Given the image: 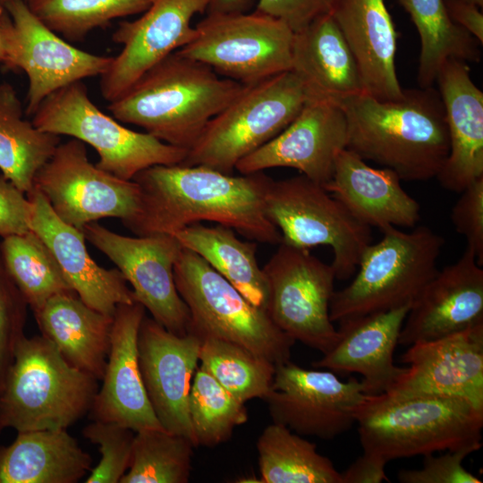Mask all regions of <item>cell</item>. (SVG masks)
Here are the masks:
<instances>
[{"instance_id": "obj_1", "label": "cell", "mask_w": 483, "mask_h": 483, "mask_svg": "<svg viewBox=\"0 0 483 483\" xmlns=\"http://www.w3.org/2000/svg\"><path fill=\"white\" fill-rule=\"evenodd\" d=\"M132 180L140 188L141 200L126 228L137 236L174 235L208 221L256 242H282L266 214L265 195L273 179L263 172L234 176L204 165H157Z\"/></svg>"}, {"instance_id": "obj_2", "label": "cell", "mask_w": 483, "mask_h": 483, "mask_svg": "<svg viewBox=\"0 0 483 483\" xmlns=\"http://www.w3.org/2000/svg\"><path fill=\"white\" fill-rule=\"evenodd\" d=\"M347 123L346 148L395 172L401 180L428 181L449 152L445 113L433 87L403 89L394 100L363 92L337 103Z\"/></svg>"}, {"instance_id": "obj_3", "label": "cell", "mask_w": 483, "mask_h": 483, "mask_svg": "<svg viewBox=\"0 0 483 483\" xmlns=\"http://www.w3.org/2000/svg\"><path fill=\"white\" fill-rule=\"evenodd\" d=\"M245 85L177 51L145 72L108 110L167 144L189 150Z\"/></svg>"}, {"instance_id": "obj_4", "label": "cell", "mask_w": 483, "mask_h": 483, "mask_svg": "<svg viewBox=\"0 0 483 483\" xmlns=\"http://www.w3.org/2000/svg\"><path fill=\"white\" fill-rule=\"evenodd\" d=\"M363 452L387 462L482 445L483 410L438 394H366L355 412Z\"/></svg>"}, {"instance_id": "obj_5", "label": "cell", "mask_w": 483, "mask_h": 483, "mask_svg": "<svg viewBox=\"0 0 483 483\" xmlns=\"http://www.w3.org/2000/svg\"><path fill=\"white\" fill-rule=\"evenodd\" d=\"M97 382L44 336H23L0 393V422L17 432L67 429L89 412Z\"/></svg>"}, {"instance_id": "obj_6", "label": "cell", "mask_w": 483, "mask_h": 483, "mask_svg": "<svg viewBox=\"0 0 483 483\" xmlns=\"http://www.w3.org/2000/svg\"><path fill=\"white\" fill-rule=\"evenodd\" d=\"M382 239L361 254L354 279L335 292L330 318L335 322L387 311L412 303L437 272L445 239L425 225L411 233L388 226Z\"/></svg>"}, {"instance_id": "obj_7", "label": "cell", "mask_w": 483, "mask_h": 483, "mask_svg": "<svg viewBox=\"0 0 483 483\" xmlns=\"http://www.w3.org/2000/svg\"><path fill=\"white\" fill-rule=\"evenodd\" d=\"M309 100L292 71L246 86L207 124L181 165L232 174L240 160L283 131Z\"/></svg>"}, {"instance_id": "obj_8", "label": "cell", "mask_w": 483, "mask_h": 483, "mask_svg": "<svg viewBox=\"0 0 483 483\" xmlns=\"http://www.w3.org/2000/svg\"><path fill=\"white\" fill-rule=\"evenodd\" d=\"M174 275L190 311L189 331L236 343L275 366L290 360L295 341L198 254L182 247Z\"/></svg>"}, {"instance_id": "obj_9", "label": "cell", "mask_w": 483, "mask_h": 483, "mask_svg": "<svg viewBox=\"0 0 483 483\" xmlns=\"http://www.w3.org/2000/svg\"><path fill=\"white\" fill-rule=\"evenodd\" d=\"M32 116L31 122L42 131L90 145L99 156L96 165L124 180L153 165L182 164L188 154L185 148L128 129L103 113L81 80L47 96Z\"/></svg>"}, {"instance_id": "obj_10", "label": "cell", "mask_w": 483, "mask_h": 483, "mask_svg": "<svg viewBox=\"0 0 483 483\" xmlns=\"http://www.w3.org/2000/svg\"><path fill=\"white\" fill-rule=\"evenodd\" d=\"M265 210L287 245L333 250L338 280L357 270L362 252L371 243L370 227L356 219L322 184L303 174L270 182Z\"/></svg>"}, {"instance_id": "obj_11", "label": "cell", "mask_w": 483, "mask_h": 483, "mask_svg": "<svg viewBox=\"0 0 483 483\" xmlns=\"http://www.w3.org/2000/svg\"><path fill=\"white\" fill-rule=\"evenodd\" d=\"M193 39L177 50L225 78L253 85L292 70L294 31L283 21L252 13H212Z\"/></svg>"}, {"instance_id": "obj_12", "label": "cell", "mask_w": 483, "mask_h": 483, "mask_svg": "<svg viewBox=\"0 0 483 483\" xmlns=\"http://www.w3.org/2000/svg\"><path fill=\"white\" fill-rule=\"evenodd\" d=\"M267 285L264 309L284 333L323 354L339 334L330 318L335 272L309 250L279 243L262 268Z\"/></svg>"}, {"instance_id": "obj_13", "label": "cell", "mask_w": 483, "mask_h": 483, "mask_svg": "<svg viewBox=\"0 0 483 483\" xmlns=\"http://www.w3.org/2000/svg\"><path fill=\"white\" fill-rule=\"evenodd\" d=\"M33 187L61 220L81 231L105 217L119 218L126 227L140 207L139 184L93 165L85 143L76 139L56 147L37 173Z\"/></svg>"}, {"instance_id": "obj_14", "label": "cell", "mask_w": 483, "mask_h": 483, "mask_svg": "<svg viewBox=\"0 0 483 483\" xmlns=\"http://www.w3.org/2000/svg\"><path fill=\"white\" fill-rule=\"evenodd\" d=\"M85 238L103 252L132 287L134 300L173 334L190 330L189 309L176 289L174 268L182 250L171 234L125 236L97 222L83 228Z\"/></svg>"}, {"instance_id": "obj_15", "label": "cell", "mask_w": 483, "mask_h": 483, "mask_svg": "<svg viewBox=\"0 0 483 483\" xmlns=\"http://www.w3.org/2000/svg\"><path fill=\"white\" fill-rule=\"evenodd\" d=\"M365 395L355 377L343 381L333 371L306 369L289 360L275 366L263 401L274 423L329 440L352 428Z\"/></svg>"}, {"instance_id": "obj_16", "label": "cell", "mask_w": 483, "mask_h": 483, "mask_svg": "<svg viewBox=\"0 0 483 483\" xmlns=\"http://www.w3.org/2000/svg\"><path fill=\"white\" fill-rule=\"evenodd\" d=\"M14 26L9 56L4 67L22 70L29 79L25 114L33 115L40 103L55 90L76 81L101 76L113 57L76 48L44 25L25 0L3 4Z\"/></svg>"}, {"instance_id": "obj_17", "label": "cell", "mask_w": 483, "mask_h": 483, "mask_svg": "<svg viewBox=\"0 0 483 483\" xmlns=\"http://www.w3.org/2000/svg\"><path fill=\"white\" fill-rule=\"evenodd\" d=\"M210 0H152L137 20L120 22L112 36L121 52L101 75L103 97L112 102L145 72L189 44L196 35L194 15L208 10Z\"/></svg>"}, {"instance_id": "obj_18", "label": "cell", "mask_w": 483, "mask_h": 483, "mask_svg": "<svg viewBox=\"0 0 483 483\" xmlns=\"http://www.w3.org/2000/svg\"><path fill=\"white\" fill-rule=\"evenodd\" d=\"M200 343L195 333L173 334L147 316L139 330L140 369L154 413L165 430L190 438L194 445L189 395Z\"/></svg>"}, {"instance_id": "obj_19", "label": "cell", "mask_w": 483, "mask_h": 483, "mask_svg": "<svg viewBox=\"0 0 483 483\" xmlns=\"http://www.w3.org/2000/svg\"><path fill=\"white\" fill-rule=\"evenodd\" d=\"M400 360L409 367L386 393L458 396L483 410V324L415 343Z\"/></svg>"}, {"instance_id": "obj_20", "label": "cell", "mask_w": 483, "mask_h": 483, "mask_svg": "<svg viewBox=\"0 0 483 483\" xmlns=\"http://www.w3.org/2000/svg\"><path fill=\"white\" fill-rule=\"evenodd\" d=\"M346 141L347 123L342 108L332 102L309 100L283 131L240 160L235 169L249 174L289 167L324 185Z\"/></svg>"}, {"instance_id": "obj_21", "label": "cell", "mask_w": 483, "mask_h": 483, "mask_svg": "<svg viewBox=\"0 0 483 483\" xmlns=\"http://www.w3.org/2000/svg\"><path fill=\"white\" fill-rule=\"evenodd\" d=\"M483 324V269L466 247L461 258L437 270L413 301L398 343L410 346Z\"/></svg>"}, {"instance_id": "obj_22", "label": "cell", "mask_w": 483, "mask_h": 483, "mask_svg": "<svg viewBox=\"0 0 483 483\" xmlns=\"http://www.w3.org/2000/svg\"><path fill=\"white\" fill-rule=\"evenodd\" d=\"M145 316L146 309L138 301L115 309L102 386L89 411L93 420L116 423L134 432L163 428L148 398L139 364L138 335Z\"/></svg>"}, {"instance_id": "obj_23", "label": "cell", "mask_w": 483, "mask_h": 483, "mask_svg": "<svg viewBox=\"0 0 483 483\" xmlns=\"http://www.w3.org/2000/svg\"><path fill=\"white\" fill-rule=\"evenodd\" d=\"M32 204L30 229L48 246L65 279L90 308L114 315L120 304L136 301L122 273L106 269L89 255L83 231L61 220L36 188L26 194Z\"/></svg>"}, {"instance_id": "obj_24", "label": "cell", "mask_w": 483, "mask_h": 483, "mask_svg": "<svg viewBox=\"0 0 483 483\" xmlns=\"http://www.w3.org/2000/svg\"><path fill=\"white\" fill-rule=\"evenodd\" d=\"M411 304L338 322L337 343L313 366L360 374L365 394L387 392L406 369L394 364V353Z\"/></svg>"}, {"instance_id": "obj_25", "label": "cell", "mask_w": 483, "mask_h": 483, "mask_svg": "<svg viewBox=\"0 0 483 483\" xmlns=\"http://www.w3.org/2000/svg\"><path fill=\"white\" fill-rule=\"evenodd\" d=\"M436 82L449 136L448 156L436 178L445 189L461 193L483 177V92L458 59L443 64Z\"/></svg>"}, {"instance_id": "obj_26", "label": "cell", "mask_w": 483, "mask_h": 483, "mask_svg": "<svg viewBox=\"0 0 483 483\" xmlns=\"http://www.w3.org/2000/svg\"><path fill=\"white\" fill-rule=\"evenodd\" d=\"M323 186L369 227H413L419 220V204L402 187L395 172L374 168L347 148L336 157L331 178Z\"/></svg>"}, {"instance_id": "obj_27", "label": "cell", "mask_w": 483, "mask_h": 483, "mask_svg": "<svg viewBox=\"0 0 483 483\" xmlns=\"http://www.w3.org/2000/svg\"><path fill=\"white\" fill-rule=\"evenodd\" d=\"M331 14L353 55L366 93L380 100L400 98L396 31L385 0H336Z\"/></svg>"}, {"instance_id": "obj_28", "label": "cell", "mask_w": 483, "mask_h": 483, "mask_svg": "<svg viewBox=\"0 0 483 483\" xmlns=\"http://www.w3.org/2000/svg\"><path fill=\"white\" fill-rule=\"evenodd\" d=\"M291 71L301 78L311 100L337 104L366 92L353 55L331 13L294 32Z\"/></svg>"}, {"instance_id": "obj_29", "label": "cell", "mask_w": 483, "mask_h": 483, "mask_svg": "<svg viewBox=\"0 0 483 483\" xmlns=\"http://www.w3.org/2000/svg\"><path fill=\"white\" fill-rule=\"evenodd\" d=\"M33 314L41 335L72 366L102 380L114 315L90 308L74 292L51 297Z\"/></svg>"}, {"instance_id": "obj_30", "label": "cell", "mask_w": 483, "mask_h": 483, "mask_svg": "<svg viewBox=\"0 0 483 483\" xmlns=\"http://www.w3.org/2000/svg\"><path fill=\"white\" fill-rule=\"evenodd\" d=\"M92 459L66 429L18 432L0 446V483H76Z\"/></svg>"}, {"instance_id": "obj_31", "label": "cell", "mask_w": 483, "mask_h": 483, "mask_svg": "<svg viewBox=\"0 0 483 483\" xmlns=\"http://www.w3.org/2000/svg\"><path fill=\"white\" fill-rule=\"evenodd\" d=\"M174 236L182 246L201 257L245 298L264 309L267 285L257 258V242L239 239L233 229L216 225H191Z\"/></svg>"}, {"instance_id": "obj_32", "label": "cell", "mask_w": 483, "mask_h": 483, "mask_svg": "<svg viewBox=\"0 0 483 483\" xmlns=\"http://www.w3.org/2000/svg\"><path fill=\"white\" fill-rule=\"evenodd\" d=\"M23 114L13 86L0 83V170L27 194L37 173L61 142L58 135L38 130Z\"/></svg>"}, {"instance_id": "obj_33", "label": "cell", "mask_w": 483, "mask_h": 483, "mask_svg": "<svg viewBox=\"0 0 483 483\" xmlns=\"http://www.w3.org/2000/svg\"><path fill=\"white\" fill-rule=\"evenodd\" d=\"M410 14L420 40L418 83L432 87L451 58L479 63V42L449 16L444 0H397Z\"/></svg>"}, {"instance_id": "obj_34", "label": "cell", "mask_w": 483, "mask_h": 483, "mask_svg": "<svg viewBox=\"0 0 483 483\" xmlns=\"http://www.w3.org/2000/svg\"><path fill=\"white\" fill-rule=\"evenodd\" d=\"M261 483H342L341 473L316 444L272 422L257 441Z\"/></svg>"}, {"instance_id": "obj_35", "label": "cell", "mask_w": 483, "mask_h": 483, "mask_svg": "<svg viewBox=\"0 0 483 483\" xmlns=\"http://www.w3.org/2000/svg\"><path fill=\"white\" fill-rule=\"evenodd\" d=\"M0 247L8 273L33 312L51 297L73 292L54 254L34 232L4 237Z\"/></svg>"}, {"instance_id": "obj_36", "label": "cell", "mask_w": 483, "mask_h": 483, "mask_svg": "<svg viewBox=\"0 0 483 483\" xmlns=\"http://www.w3.org/2000/svg\"><path fill=\"white\" fill-rule=\"evenodd\" d=\"M199 364L238 400L264 399L275 365L246 347L227 340L200 336Z\"/></svg>"}, {"instance_id": "obj_37", "label": "cell", "mask_w": 483, "mask_h": 483, "mask_svg": "<svg viewBox=\"0 0 483 483\" xmlns=\"http://www.w3.org/2000/svg\"><path fill=\"white\" fill-rule=\"evenodd\" d=\"M193 442L163 428L135 432L131 459L120 483H187Z\"/></svg>"}, {"instance_id": "obj_38", "label": "cell", "mask_w": 483, "mask_h": 483, "mask_svg": "<svg viewBox=\"0 0 483 483\" xmlns=\"http://www.w3.org/2000/svg\"><path fill=\"white\" fill-rule=\"evenodd\" d=\"M189 416L195 446L213 447L227 441L248 420L245 403L198 367L189 395Z\"/></svg>"}, {"instance_id": "obj_39", "label": "cell", "mask_w": 483, "mask_h": 483, "mask_svg": "<svg viewBox=\"0 0 483 483\" xmlns=\"http://www.w3.org/2000/svg\"><path fill=\"white\" fill-rule=\"evenodd\" d=\"M48 29L69 41H81L111 21L144 13L152 0H25Z\"/></svg>"}, {"instance_id": "obj_40", "label": "cell", "mask_w": 483, "mask_h": 483, "mask_svg": "<svg viewBox=\"0 0 483 483\" xmlns=\"http://www.w3.org/2000/svg\"><path fill=\"white\" fill-rule=\"evenodd\" d=\"M83 436L98 446L101 458L85 483H120L130 467L135 432L113 422L94 420L82 430Z\"/></svg>"}, {"instance_id": "obj_41", "label": "cell", "mask_w": 483, "mask_h": 483, "mask_svg": "<svg viewBox=\"0 0 483 483\" xmlns=\"http://www.w3.org/2000/svg\"><path fill=\"white\" fill-rule=\"evenodd\" d=\"M28 304L6 268L0 247V393L24 335Z\"/></svg>"}, {"instance_id": "obj_42", "label": "cell", "mask_w": 483, "mask_h": 483, "mask_svg": "<svg viewBox=\"0 0 483 483\" xmlns=\"http://www.w3.org/2000/svg\"><path fill=\"white\" fill-rule=\"evenodd\" d=\"M474 451L462 448L445 451L443 454L424 456L423 465L417 470H401V483H481L482 480L466 470L462 462Z\"/></svg>"}, {"instance_id": "obj_43", "label": "cell", "mask_w": 483, "mask_h": 483, "mask_svg": "<svg viewBox=\"0 0 483 483\" xmlns=\"http://www.w3.org/2000/svg\"><path fill=\"white\" fill-rule=\"evenodd\" d=\"M452 208V223L467 242L477 262L483 265V177L476 180L461 193Z\"/></svg>"}, {"instance_id": "obj_44", "label": "cell", "mask_w": 483, "mask_h": 483, "mask_svg": "<svg viewBox=\"0 0 483 483\" xmlns=\"http://www.w3.org/2000/svg\"><path fill=\"white\" fill-rule=\"evenodd\" d=\"M336 0H258L256 11L285 22L297 32L320 16L332 13Z\"/></svg>"}, {"instance_id": "obj_45", "label": "cell", "mask_w": 483, "mask_h": 483, "mask_svg": "<svg viewBox=\"0 0 483 483\" xmlns=\"http://www.w3.org/2000/svg\"><path fill=\"white\" fill-rule=\"evenodd\" d=\"M32 204L26 193L0 174V237L30 231Z\"/></svg>"}, {"instance_id": "obj_46", "label": "cell", "mask_w": 483, "mask_h": 483, "mask_svg": "<svg viewBox=\"0 0 483 483\" xmlns=\"http://www.w3.org/2000/svg\"><path fill=\"white\" fill-rule=\"evenodd\" d=\"M387 462L382 457L363 452L341 473L342 483H381L389 481L386 474Z\"/></svg>"}, {"instance_id": "obj_47", "label": "cell", "mask_w": 483, "mask_h": 483, "mask_svg": "<svg viewBox=\"0 0 483 483\" xmlns=\"http://www.w3.org/2000/svg\"><path fill=\"white\" fill-rule=\"evenodd\" d=\"M444 2L450 18L482 45V8L462 0H444Z\"/></svg>"}, {"instance_id": "obj_48", "label": "cell", "mask_w": 483, "mask_h": 483, "mask_svg": "<svg viewBox=\"0 0 483 483\" xmlns=\"http://www.w3.org/2000/svg\"><path fill=\"white\" fill-rule=\"evenodd\" d=\"M14 36L13 20L6 8L0 4V64L4 66L8 59Z\"/></svg>"}, {"instance_id": "obj_49", "label": "cell", "mask_w": 483, "mask_h": 483, "mask_svg": "<svg viewBox=\"0 0 483 483\" xmlns=\"http://www.w3.org/2000/svg\"><path fill=\"white\" fill-rule=\"evenodd\" d=\"M254 0H210L208 13H246Z\"/></svg>"}, {"instance_id": "obj_50", "label": "cell", "mask_w": 483, "mask_h": 483, "mask_svg": "<svg viewBox=\"0 0 483 483\" xmlns=\"http://www.w3.org/2000/svg\"><path fill=\"white\" fill-rule=\"evenodd\" d=\"M462 1L476 4L477 6L480 8H482L483 6V0H462Z\"/></svg>"}, {"instance_id": "obj_51", "label": "cell", "mask_w": 483, "mask_h": 483, "mask_svg": "<svg viewBox=\"0 0 483 483\" xmlns=\"http://www.w3.org/2000/svg\"><path fill=\"white\" fill-rule=\"evenodd\" d=\"M9 1H12V0H0V4H5L6 2H9Z\"/></svg>"}, {"instance_id": "obj_52", "label": "cell", "mask_w": 483, "mask_h": 483, "mask_svg": "<svg viewBox=\"0 0 483 483\" xmlns=\"http://www.w3.org/2000/svg\"><path fill=\"white\" fill-rule=\"evenodd\" d=\"M3 429H4V428H3V426H2V424L0 422V433L2 432Z\"/></svg>"}]
</instances>
